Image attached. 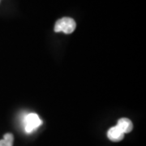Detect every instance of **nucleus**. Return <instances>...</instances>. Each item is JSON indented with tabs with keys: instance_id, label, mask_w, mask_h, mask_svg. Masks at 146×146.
Here are the masks:
<instances>
[{
	"instance_id": "1",
	"label": "nucleus",
	"mask_w": 146,
	"mask_h": 146,
	"mask_svg": "<svg viewBox=\"0 0 146 146\" xmlns=\"http://www.w3.org/2000/svg\"><path fill=\"white\" fill-rule=\"evenodd\" d=\"M76 28V23L72 18L63 17L56 21L54 29L55 33L63 32L66 34H71L75 31Z\"/></svg>"
},
{
	"instance_id": "2",
	"label": "nucleus",
	"mask_w": 146,
	"mask_h": 146,
	"mask_svg": "<svg viewBox=\"0 0 146 146\" xmlns=\"http://www.w3.org/2000/svg\"><path fill=\"white\" fill-rule=\"evenodd\" d=\"M24 123H25V131L27 133H32L42 125V120L40 119L38 115L35 113H31L25 116Z\"/></svg>"
},
{
	"instance_id": "3",
	"label": "nucleus",
	"mask_w": 146,
	"mask_h": 146,
	"mask_svg": "<svg viewBox=\"0 0 146 146\" xmlns=\"http://www.w3.org/2000/svg\"><path fill=\"white\" fill-rule=\"evenodd\" d=\"M124 133L120 130L119 128L115 126L110 127L108 131H107V137L110 141H113V142H119L122 140H123L124 138Z\"/></svg>"
},
{
	"instance_id": "4",
	"label": "nucleus",
	"mask_w": 146,
	"mask_h": 146,
	"mask_svg": "<svg viewBox=\"0 0 146 146\" xmlns=\"http://www.w3.org/2000/svg\"><path fill=\"white\" fill-rule=\"evenodd\" d=\"M117 127L122 131L124 134L129 133L133 129V123L129 119L127 118H121L118 120Z\"/></svg>"
},
{
	"instance_id": "5",
	"label": "nucleus",
	"mask_w": 146,
	"mask_h": 146,
	"mask_svg": "<svg viewBox=\"0 0 146 146\" xmlns=\"http://www.w3.org/2000/svg\"><path fill=\"white\" fill-rule=\"evenodd\" d=\"M14 136L11 133H7L3 138L0 140V146H13Z\"/></svg>"
}]
</instances>
